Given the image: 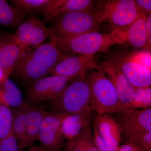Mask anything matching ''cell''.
Listing matches in <instances>:
<instances>
[{"instance_id":"24","label":"cell","mask_w":151,"mask_h":151,"mask_svg":"<svg viewBox=\"0 0 151 151\" xmlns=\"http://www.w3.org/2000/svg\"><path fill=\"white\" fill-rule=\"evenodd\" d=\"M12 111L9 107L0 104V142L12 133Z\"/></svg>"},{"instance_id":"5","label":"cell","mask_w":151,"mask_h":151,"mask_svg":"<svg viewBox=\"0 0 151 151\" xmlns=\"http://www.w3.org/2000/svg\"><path fill=\"white\" fill-rule=\"evenodd\" d=\"M55 112L72 114L89 108V82L85 73L76 76L57 96L50 100Z\"/></svg>"},{"instance_id":"26","label":"cell","mask_w":151,"mask_h":151,"mask_svg":"<svg viewBox=\"0 0 151 151\" xmlns=\"http://www.w3.org/2000/svg\"><path fill=\"white\" fill-rule=\"evenodd\" d=\"M78 135L84 147V151H99L94 140L91 127L86 128Z\"/></svg>"},{"instance_id":"27","label":"cell","mask_w":151,"mask_h":151,"mask_svg":"<svg viewBox=\"0 0 151 151\" xmlns=\"http://www.w3.org/2000/svg\"><path fill=\"white\" fill-rule=\"evenodd\" d=\"M127 59L136 63L149 70H151V55L150 51L145 50L137 52L127 57Z\"/></svg>"},{"instance_id":"1","label":"cell","mask_w":151,"mask_h":151,"mask_svg":"<svg viewBox=\"0 0 151 151\" xmlns=\"http://www.w3.org/2000/svg\"><path fill=\"white\" fill-rule=\"evenodd\" d=\"M70 55L62 53L50 41L33 50H27L12 73L21 81L31 84L50 74L58 63Z\"/></svg>"},{"instance_id":"32","label":"cell","mask_w":151,"mask_h":151,"mask_svg":"<svg viewBox=\"0 0 151 151\" xmlns=\"http://www.w3.org/2000/svg\"><path fill=\"white\" fill-rule=\"evenodd\" d=\"M119 151H143L137 144L132 142H126L120 147Z\"/></svg>"},{"instance_id":"14","label":"cell","mask_w":151,"mask_h":151,"mask_svg":"<svg viewBox=\"0 0 151 151\" xmlns=\"http://www.w3.org/2000/svg\"><path fill=\"white\" fill-rule=\"evenodd\" d=\"M101 70L111 80L116 88L121 102L129 108L132 104L135 88L125 77L120 67L115 60L103 63Z\"/></svg>"},{"instance_id":"34","label":"cell","mask_w":151,"mask_h":151,"mask_svg":"<svg viewBox=\"0 0 151 151\" xmlns=\"http://www.w3.org/2000/svg\"><path fill=\"white\" fill-rule=\"evenodd\" d=\"M9 76L6 73L5 70L0 68V84L2 83L6 78H8Z\"/></svg>"},{"instance_id":"8","label":"cell","mask_w":151,"mask_h":151,"mask_svg":"<svg viewBox=\"0 0 151 151\" xmlns=\"http://www.w3.org/2000/svg\"><path fill=\"white\" fill-rule=\"evenodd\" d=\"M115 114L122 138L127 142L135 135L151 132V108H131Z\"/></svg>"},{"instance_id":"23","label":"cell","mask_w":151,"mask_h":151,"mask_svg":"<svg viewBox=\"0 0 151 151\" xmlns=\"http://www.w3.org/2000/svg\"><path fill=\"white\" fill-rule=\"evenodd\" d=\"M49 0H12L13 5L26 14L41 12Z\"/></svg>"},{"instance_id":"25","label":"cell","mask_w":151,"mask_h":151,"mask_svg":"<svg viewBox=\"0 0 151 151\" xmlns=\"http://www.w3.org/2000/svg\"><path fill=\"white\" fill-rule=\"evenodd\" d=\"M132 106V108L135 109L151 108L150 87L135 88Z\"/></svg>"},{"instance_id":"20","label":"cell","mask_w":151,"mask_h":151,"mask_svg":"<svg viewBox=\"0 0 151 151\" xmlns=\"http://www.w3.org/2000/svg\"><path fill=\"white\" fill-rule=\"evenodd\" d=\"M0 86V104L14 108L27 105L20 90L9 77L6 78Z\"/></svg>"},{"instance_id":"7","label":"cell","mask_w":151,"mask_h":151,"mask_svg":"<svg viewBox=\"0 0 151 151\" xmlns=\"http://www.w3.org/2000/svg\"><path fill=\"white\" fill-rule=\"evenodd\" d=\"M68 114L47 112L45 115L39 133L38 140L40 147L46 151H60L64 145L61 125Z\"/></svg>"},{"instance_id":"6","label":"cell","mask_w":151,"mask_h":151,"mask_svg":"<svg viewBox=\"0 0 151 151\" xmlns=\"http://www.w3.org/2000/svg\"><path fill=\"white\" fill-rule=\"evenodd\" d=\"M100 8L95 9L100 21H106L126 29L143 14L138 12L134 0H108L101 1Z\"/></svg>"},{"instance_id":"10","label":"cell","mask_w":151,"mask_h":151,"mask_svg":"<svg viewBox=\"0 0 151 151\" xmlns=\"http://www.w3.org/2000/svg\"><path fill=\"white\" fill-rule=\"evenodd\" d=\"M73 79L60 76L50 75L38 79L30 84L28 87V100L31 103L50 100L57 96Z\"/></svg>"},{"instance_id":"13","label":"cell","mask_w":151,"mask_h":151,"mask_svg":"<svg viewBox=\"0 0 151 151\" xmlns=\"http://www.w3.org/2000/svg\"><path fill=\"white\" fill-rule=\"evenodd\" d=\"M27 50L16 40L13 34L0 32V68L9 76Z\"/></svg>"},{"instance_id":"9","label":"cell","mask_w":151,"mask_h":151,"mask_svg":"<svg viewBox=\"0 0 151 151\" xmlns=\"http://www.w3.org/2000/svg\"><path fill=\"white\" fill-rule=\"evenodd\" d=\"M51 34V29L47 27L43 21L30 15L19 25L13 36L22 46L28 49L30 46H40Z\"/></svg>"},{"instance_id":"31","label":"cell","mask_w":151,"mask_h":151,"mask_svg":"<svg viewBox=\"0 0 151 151\" xmlns=\"http://www.w3.org/2000/svg\"><path fill=\"white\" fill-rule=\"evenodd\" d=\"M93 135L94 140L96 145L97 146V149L99 151H119L118 150H114L110 147L109 146L107 145L103 141V140L99 137V135L97 134L96 129L93 127Z\"/></svg>"},{"instance_id":"30","label":"cell","mask_w":151,"mask_h":151,"mask_svg":"<svg viewBox=\"0 0 151 151\" xmlns=\"http://www.w3.org/2000/svg\"><path fill=\"white\" fill-rule=\"evenodd\" d=\"M135 3L137 9L140 14H143L146 16L150 14L151 0H135Z\"/></svg>"},{"instance_id":"22","label":"cell","mask_w":151,"mask_h":151,"mask_svg":"<svg viewBox=\"0 0 151 151\" xmlns=\"http://www.w3.org/2000/svg\"><path fill=\"white\" fill-rule=\"evenodd\" d=\"M28 105L14 108L12 111L13 122L12 133L17 141L18 145L24 137L26 125Z\"/></svg>"},{"instance_id":"16","label":"cell","mask_w":151,"mask_h":151,"mask_svg":"<svg viewBox=\"0 0 151 151\" xmlns=\"http://www.w3.org/2000/svg\"><path fill=\"white\" fill-rule=\"evenodd\" d=\"M147 16L145 14L142 15L127 29L114 30L122 43H127L135 47L150 50L148 43Z\"/></svg>"},{"instance_id":"4","label":"cell","mask_w":151,"mask_h":151,"mask_svg":"<svg viewBox=\"0 0 151 151\" xmlns=\"http://www.w3.org/2000/svg\"><path fill=\"white\" fill-rule=\"evenodd\" d=\"M52 22L50 35L70 38L89 33L99 32L102 22L95 10L63 14Z\"/></svg>"},{"instance_id":"12","label":"cell","mask_w":151,"mask_h":151,"mask_svg":"<svg viewBox=\"0 0 151 151\" xmlns=\"http://www.w3.org/2000/svg\"><path fill=\"white\" fill-rule=\"evenodd\" d=\"M96 2L92 0H49L40 13L43 22H52L59 16L68 13L94 11Z\"/></svg>"},{"instance_id":"29","label":"cell","mask_w":151,"mask_h":151,"mask_svg":"<svg viewBox=\"0 0 151 151\" xmlns=\"http://www.w3.org/2000/svg\"><path fill=\"white\" fill-rule=\"evenodd\" d=\"M0 151H19L18 142L12 133L0 142Z\"/></svg>"},{"instance_id":"15","label":"cell","mask_w":151,"mask_h":151,"mask_svg":"<svg viewBox=\"0 0 151 151\" xmlns=\"http://www.w3.org/2000/svg\"><path fill=\"white\" fill-rule=\"evenodd\" d=\"M93 127L107 145L114 150L119 149L122 141L121 129L118 122L111 114H97Z\"/></svg>"},{"instance_id":"21","label":"cell","mask_w":151,"mask_h":151,"mask_svg":"<svg viewBox=\"0 0 151 151\" xmlns=\"http://www.w3.org/2000/svg\"><path fill=\"white\" fill-rule=\"evenodd\" d=\"M26 15L6 1L0 0V26L11 28L18 27Z\"/></svg>"},{"instance_id":"19","label":"cell","mask_w":151,"mask_h":151,"mask_svg":"<svg viewBox=\"0 0 151 151\" xmlns=\"http://www.w3.org/2000/svg\"><path fill=\"white\" fill-rule=\"evenodd\" d=\"M46 111L37 105H29L24 137L19 144V151L28 147L38 140L39 133Z\"/></svg>"},{"instance_id":"3","label":"cell","mask_w":151,"mask_h":151,"mask_svg":"<svg viewBox=\"0 0 151 151\" xmlns=\"http://www.w3.org/2000/svg\"><path fill=\"white\" fill-rule=\"evenodd\" d=\"M50 41L55 44L63 54H79L92 55L99 52H106L111 46L122 44L114 31L108 34L94 32L75 37L59 38L50 36Z\"/></svg>"},{"instance_id":"33","label":"cell","mask_w":151,"mask_h":151,"mask_svg":"<svg viewBox=\"0 0 151 151\" xmlns=\"http://www.w3.org/2000/svg\"><path fill=\"white\" fill-rule=\"evenodd\" d=\"M147 32L148 43L150 47L151 44V15L149 14L147 16Z\"/></svg>"},{"instance_id":"17","label":"cell","mask_w":151,"mask_h":151,"mask_svg":"<svg viewBox=\"0 0 151 151\" xmlns=\"http://www.w3.org/2000/svg\"><path fill=\"white\" fill-rule=\"evenodd\" d=\"M91 107L74 114H68L63 120L61 129L65 139L76 137L83 130L93 125L95 116Z\"/></svg>"},{"instance_id":"2","label":"cell","mask_w":151,"mask_h":151,"mask_svg":"<svg viewBox=\"0 0 151 151\" xmlns=\"http://www.w3.org/2000/svg\"><path fill=\"white\" fill-rule=\"evenodd\" d=\"M87 77L89 106L97 114H117L131 109L121 102L113 83L101 68Z\"/></svg>"},{"instance_id":"35","label":"cell","mask_w":151,"mask_h":151,"mask_svg":"<svg viewBox=\"0 0 151 151\" xmlns=\"http://www.w3.org/2000/svg\"><path fill=\"white\" fill-rule=\"evenodd\" d=\"M27 151H46L40 146H34L30 148Z\"/></svg>"},{"instance_id":"11","label":"cell","mask_w":151,"mask_h":151,"mask_svg":"<svg viewBox=\"0 0 151 151\" xmlns=\"http://www.w3.org/2000/svg\"><path fill=\"white\" fill-rule=\"evenodd\" d=\"M101 68L93 55L79 54L69 55L58 63L50 75L60 76L73 78L85 73L87 70Z\"/></svg>"},{"instance_id":"28","label":"cell","mask_w":151,"mask_h":151,"mask_svg":"<svg viewBox=\"0 0 151 151\" xmlns=\"http://www.w3.org/2000/svg\"><path fill=\"white\" fill-rule=\"evenodd\" d=\"M126 142L135 143L143 151H151V132H145L135 135Z\"/></svg>"},{"instance_id":"18","label":"cell","mask_w":151,"mask_h":151,"mask_svg":"<svg viewBox=\"0 0 151 151\" xmlns=\"http://www.w3.org/2000/svg\"><path fill=\"white\" fill-rule=\"evenodd\" d=\"M127 80L134 88L150 87L151 70L126 58L115 61Z\"/></svg>"}]
</instances>
